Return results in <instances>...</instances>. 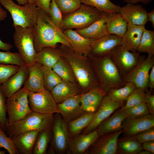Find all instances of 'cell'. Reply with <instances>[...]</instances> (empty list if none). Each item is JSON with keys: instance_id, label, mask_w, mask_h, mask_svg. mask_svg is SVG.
<instances>
[{"instance_id": "obj_13", "label": "cell", "mask_w": 154, "mask_h": 154, "mask_svg": "<svg viewBox=\"0 0 154 154\" xmlns=\"http://www.w3.org/2000/svg\"><path fill=\"white\" fill-rule=\"evenodd\" d=\"M123 103L113 101L106 94L95 112L91 122L83 129L81 133L87 134L94 130L103 121L111 116L117 109L123 106Z\"/></svg>"}, {"instance_id": "obj_35", "label": "cell", "mask_w": 154, "mask_h": 154, "mask_svg": "<svg viewBox=\"0 0 154 154\" xmlns=\"http://www.w3.org/2000/svg\"><path fill=\"white\" fill-rule=\"evenodd\" d=\"M136 87L132 83H125V85L121 87L110 89L107 92L106 95L113 101L123 102L126 100Z\"/></svg>"}, {"instance_id": "obj_57", "label": "cell", "mask_w": 154, "mask_h": 154, "mask_svg": "<svg viewBox=\"0 0 154 154\" xmlns=\"http://www.w3.org/2000/svg\"><path fill=\"white\" fill-rule=\"evenodd\" d=\"M138 154H151V153L148 151L143 149L140 151Z\"/></svg>"}, {"instance_id": "obj_49", "label": "cell", "mask_w": 154, "mask_h": 154, "mask_svg": "<svg viewBox=\"0 0 154 154\" xmlns=\"http://www.w3.org/2000/svg\"><path fill=\"white\" fill-rule=\"evenodd\" d=\"M146 104L149 114L154 115V95L151 94V92L149 91Z\"/></svg>"}, {"instance_id": "obj_16", "label": "cell", "mask_w": 154, "mask_h": 154, "mask_svg": "<svg viewBox=\"0 0 154 154\" xmlns=\"http://www.w3.org/2000/svg\"><path fill=\"white\" fill-rule=\"evenodd\" d=\"M80 94L72 96L57 103L59 113L66 122L76 119L86 113L82 106Z\"/></svg>"}, {"instance_id": "obj_12", "label": "cell", "mask_w": 154, "mask_h": 154, "mask_svg": "<svg viewBox=\"0 0 154 154\" xmlns=\"http://www.w3.org/2000/svg\"><path fill=\"white\" fill-rule=\"evenodd\" d=\"M154 65V57H144L126 75L122 77L125 83L131 82L137 87H148L150 70Z\"/></svg>"}, {"instance_id": "obj_39", "label": "cell", "mask_w": 154, "mask_h": 154, "mask_svg": "<svg viewBox=\"0 0 154 154\" xmlns=\"http://www.w3.org/2000/svg\"><path fill=\"white\" fill-rule=\"evenodd\" d=\"M43 84L44 89L49 92L62 80L49 67L43 66Z\"/></svg>"}, {"instance_id": "obj_34", "label": "cell", "mask_w": 154, "mask_h": 154, "mask_svg": "<svg viewBox=\"0 0 154 154\" xmlns=\"http://www.w3.org/2000/svg\"><path fill=\"white\" fill-rule=\"evenodd\" d=\"M52 69L62 80L77 83L70 66L62 56Z\"/></svg>"}, {"instance_id": "obj_43", "label": "cell", "mask_w": 154, "mask_h": 154, "mask_svg": "<svg viewBox=\"0 0 154 154\" xmlns=\"http://www.w3.org/2000/svg\"><path fill=\"white\" fill-rule=\"evenodd\" d=\"M7 98L0 84V127L5 133L7 132L8 121L6 117Z\"/></svg>"}, {"instance_id": "obj_36", "label": "cell", "mask_w": 154, "mask_h": 154, "mask_svg": "<svg viewBox=\"0 0 154 154\" xmlns=\"http://www.w3.org/2000/svg\"><path fill=\"white\" fill-rule=\"evenodd\" d=\"M137 51L139 52L146 53L148 56L152 57L154 55V31L145 29L144 30Z\"/></svg>"}, {"instance_id": "obj_11", "label": "cell", "mask_w": 154, "mask_h": 154, "mask_svg": "<svg viewBox=\"0 0 154 154\" xmlns=\"http://www.w3.org/2000/svg\"><path fill=\"white\" fill-rule=\"evenodd\" d=\"M28 100L33 112L44 114L59 113L57 103L50 92L45 89L37 92L29 91Z\"/></svg>"}, {"instance_id": "obj_29", "label": "cell", "mask_w": 154, "mask_h": 154, "mask_svg": "<svg viewBox=\"0 0 154 154\" xmlns=\"http://www.w3.org/2000/svg\"><path fill=\"white\" fill-rule=\"evenodd\" d=\"M62 56L59 47H46L37 52L35 58V62L51 68Z\"/></svg>"}, {"instance_id": "obj_8", "label": "cell", "mask_w": 154, "mask_h": 154, "mask_svg": "<svg viewBox=\"0 0 154 154\" xmlns=\"http://www.w3.org/2000/svg\"><path fill=\"white\" fill-rule=\"evenodd\" d=\"M29 91L23 87L6 100L7 124L18 121L32 112L28 100Z\"/></svg>"}, {"instance_id": "obj_3", "label": "cell", "mask_w": 154, "mask_h": 154, "mask_svg": "<svg viewBox=\"0 0 154 154\" xmlns=\"http://www.w3.org/2000/svg\"><path fill=\"white\" fill-rule=\"evenodd\" d=\"M89 58L98 82L99 87L106 92L112 88H117L125 84L110 54L97 56L90 54Z\"/></svg>"}, {"instance_id": "obj_23", "label": "cell", "mask_w": 154, "mask_h": 154, "mask_svg": "<svg viewBox=\"0 0 154 154\" xmlns=\"http://www.w3.org/2000/svg\"><path fill=\"white\" fill-rule=\"evenodd\" d=\"M27 67L25 65L21 66L19 70L1 84L4 94L8 98L21 89L28 76Z\"/></svg>"}, {"instance_id": "obj_53", "label": "cell", "mask_w": 154, "mask_h": 154, "mask_svg": "<svg viewBox=\"0 0 154 154\" xmlns=\"http://www.w3.org/2000/svg\"><path fill=\"white\" fill-rule=\"evenodd\" d=\"M12 48L13 46L11 44L8 43L4 42L0 39V49L8 51Z\"/></svg>"}, {"instance_id": "obj_38", "label": "cell", "mask_w": 154, "mask_h": 154, "mask_svg": "<svg viewBox=\"0 0 154 154\" xmlns=\"http://www.w3.org/2000/svg\"><path fill=\"white\" fill-rule=\"evenodd\" d=\"M147 88L136 87L126 100V104L121 108H127L141 104L145 103L147 101L149 91Z\"/></svg>"}, {"instance_id": "obj_40", "label": "cell", "mask_w": 154, "mask_h": 154, "mask_svg": "<svg viewBox=\"0 0 154 154\" xmlns=\"http://www.w3.org/2000/svg\"><path fill=\"white\" fill-rule=\"evenodd\" d=\"M0 64L22 66L24 63L18 52L13 53L9 51H0Z\"/></svg>"}, {"instance_id": "obj_42", "label": "cell", "mask_w": 154, "mask_h": 154, "mask_svg": "<svg viewBox=\"0 0 154 154\" xmlns=\"http://www.w3.org/2000/svg\"><path fill=\"white\" fill-rule=\"evenodd\" d=\"M123 110L129 117L133 118L142 117L149 114L145 103L141 104Z\"/></svg>"}, {"instance_id": "obj_28", "label": "cell", "mask_w": 154, "mask_h": 154, "mask_svg": "<svg viewBox=\"0 0 154 154\" xmlns=\"http://www.w3.org/2000/svg\"><path fill=\"white\" fill-rule=\"evenodd\" d=\"M127 24V30L122 37L121 44L129 51L135 52L137 51L143 33L145 29V26Z\"/></svg>"}, {"instance_id": "obj_25", "label": "cell", "mask_w": 154, "mask_h": 154, "mask_svg": "<svg viewBox=\"0 0 154 154\" xmlns=\"http://www.w3.org/2000/svg\"><path fill=\"white\" fill-rule=\"evenodd\" d=\"M110 13L102 12L100 18L88 27L81 29H75L79 35L90 39H96L108 35L106 25Z\"/></svg>"}, {"instance_id": "obj_55", "label": "cell", "mask_w": 154, "mask_h": 154, "mask_svg": "<svg viewBox=\"0 0 154 154\" xmlns=\"http://www.w3.org/2000/svg\"><path fill=\"white\" fill-rule=\"evenodd\" d=\"M7 16V12L0 6V21L4 20Z\"/></svg>"}, {"instance_id": "obj_7", "label": "cell", "mask_w": 154, "mask_h": 154, "mask_svg": "<svg viewBox=\"0 0 154 154\" xmlns=\"http://www.w3.org/2000/svg\"><path fill=\"white\" fill-rule=\"evenodd\" d=\"M13 36L15 46L22 58L24 65L27 67L35 62L36 52L34 45L33 28L19 26L14 27Z\"/></svg>"}, {"instance_id": "obj_54", "label": "cell", "mask_w": 154, "mask_h": 154, "mask_svg": "<svg viewBox=\"0 0 154 154\" xmlns=\"http://www.w3.org/2000/svg\"><path fill=\"white\" fill-rule=\"evenodd\" d=\"M147 21H149L151 23L153 28H154V9H153L151 11L147 13Z\"/></svg>"}, {"instance_id": "obj_56", "label": "cell", "mask_w": 154, "mask_h": 154, "mask_svg": "<svg viewBox=\"0 0 154 154\" xmlns=\"http://www.w3.org/2000/svg\"><path fill=\"white\" fill-rule=\"evenodd\" d=\"M19 5H24L29 2L28 0H16Z\"/></svg>"}, {"instance_id": "obj_44", "label": "cell", "mask_w": 154, "mask_h": 154, "mask_svg": "<svg viewBox=\"0 0 154 154\" xmlns=\"http://www.w3.org/2000/svg\"><path fill=\"white\" fill-rule=\"evenodd\" d=\"M48 15L52 22L60 29L63 15L56 4L54 0H52L50 3V11Z\"/></svg>"}, {"instance_id": "obj_5", "label": "cell", "mask_w": 154, "mask_h": 154, "mask_svg": "<svg viewBox=\"0 0 154 154\" xmlns=\"http://www.w3.org/2000/svg\"><path fill=\"white\" fill-rule=\"evenodd\" d=\"M102 12L93 7L82 3L75 11L63 15L60 29L63 31L87 28L100 18Z\"/></svg>"}, {"instance_id": "obj_52", "label": "cell", "mask_w": 154, "mask_h": 154, "mask_svg": "<svg viewBox=\"0 0 154 154\" xmlns=\"http://www.w3.org/2000/svg\"><path fill=\"white\" fill-rule=\"evenodd\" d=\"M153 0H123L127 3L136 4L141 2L144 4H147L151 2Z\"/></svg>"}, {"instance_id": "obj_19", "label": "cell", "mask_w": 154, "mask_h": 154, "mask_svg": "<svg viewBox=\"0 0 154 154\" xmlns=\"http://www.w3.org/2000/svg\"><path fill=\"white\" fill-rule=\"evenodd\" d=\"M99 136L96 129L88 133H80L71 137L67 154H85Z\"/></svg>"}, {"instance_id": "obj_33", "label": "cell", "mask_w": 154, "mask_h": 154, "mask_svg": "<svg viewBox=\"0 0 154 154\" xmlns=\"http://www.w3.org/2000/svg\"><path fill=\"white\" fill-rule=\"evenodd\" d=\"M52 136V129L39 131L35 141L32 154H46Z\"/></svg>"}, {"instance_id": "obj_18", "label": "cell", "mask_w": 154, "mask_h": 154, "mask_svg": "<svg viewBox=\"0 0 154 154\" xmlns=\"http://www.w3.org/2000/svg\"><path fill=\"white\" fill-rule=\"evenodd\" d=\"M122 38L115 35H107L94 40L90 54L97 56L110 54L117 45L121 44Z\"/></svg>"}, {"instance_id": "obj_59", "label": "cell", "mask_w": 154, "mask_h": 154, "mask_svg": "<svg viewBox=\"0 0 154 154\" xmlns=\"http://www.w3.org/2000/svg\"><path fill=\"white\" fill-rule=\"evenodd\" d=\"M6 151H0V154H5Z\"/></svg>"}, {"instance_id": "obj_14", "label": "cell", "mask_w": 154, "mask_h": 154, "mask_svg": "<svg viewBox=\"0 0 154 154\" xmlns=\"http://www.w3.org/2000/svg\"><path fill=\"white\" fill-rule=\"evenodd\" d=\"M122 132L121 130L99 136L85 154H117V141Z\"/></svg>"}, {"instance_id": "obj_37", "label": "cell", "mask_w": 154, "mask_h": 154, "mask_svg": "<svg viewBox=\"0 0 154 154\" xmlns=\"http://www.w3.org/2000/svg\"><path fill=\"white\" fill-rule=\"evenodd\" d=\"M82 3L109 13H119L121 8L119 5H115L110 0H82Z\"/></svg>"}, {"instance_id": "obj_26", "label": "cell", "mask_w": 154, "mask_h": 154, "mask_svg": "<svg viewBox=\"0 0 154 154\" xmlns=\"http://www.w3.org/2000/svg\"><path fill=\"white\" fill-rule=\"evenodd\" d=\"M50 92L57 103L72 96L82 94L78 83L64 80L56 86Z\"/></svg>"}, {"instance_id": "obj_4", "label": "cell", "mask_w": 154, "mask_h": 154, "mask_svg": "<svg viewBox=\"0 0 154 154\" xmlns=\"http://www.w3.org/2000/svg\"><path fill=\"white\" fill-rule=\"evenodd\" d=\"M54 114H44L31 112L21 120L7 124V132L11 138L24 132L40 131L52 129Z\"/></svg>"}, {"instance_id": "obj_27", "label": "cell", "mask_w": 154, "mask_h": 154, "mask_svg": "<svg viewBox=\"0 0 154 154\" xmlns=\"http://www.w3.org/2000/svg\"><path fill=\"white\" fill-rule=\"evenodd\" d=\"M39 132L37 130L27 131L11 138L18 154H32L35 141Z\"/></svg>"}, {"instance_id": "obj_24", "label": "cell", "mask_w": 154, "mask_h": 154, "mask_svg": "<svg viewBox=\"0 0 154 154\" xmlns=\"http://www.w3.org/2000/svg\"><path fill=\"white\" fill-rule=\"evenodd\" d=\"M107 92L99 87L80 94L82 108L85 113H94L99 107Z\"/></svg>"}, {"instance_id": "obj_20", "label": "cell", "mask_w": 154, "mask_h": 154, "mask_svg": "<svg viewBox=\"0 0 154 154\" xmlns=\"http://www.w3.org/2000/svg\"><path fill=\"white\" fill-rule=\"evenodd\" d=\"M69 41L71 49L77 54L88 56L90 54L94 39L85 38L73 29L62 31Z\"/></svg>"}, {"instance_id": "obj_15", "label": "cell", "mask_w": 154, "mask_h": 154, "mask_svg": "<svg viewBox=\"0 0 154 154\" xmlns=\"http://www.w3.org/2000/svg\"><path fill=\"white\" fill-rule=\"evenodd\" d=\"M153 127L154 115L149 114L139 118L127 117L122 123L121 130L124 136H130Z\"/></svg>"}, {"instance_id": "obj_32", "label": "cell", "mask_w": 154, "mask_h": 154, "mask_svg": "<svg viewBox=\"0 0 154 154\" xmlns=\"http://www.w3.org/2000/svg\"><path fill=\"white\" fill-rule=\"evenodd\" d=\"M94 113H86L79 117L67 122V126L70 138L78 135L91 122Z\"/></svg>"}, {"instance_id": "obj_10", "label": "cell", "mask_w": 154, "mask_h": 154, "mask_svg": "<svg viewBox=\"0 0 154 154\" xmlns=\"http://www.w3.org/2000/svg\"><path fill=\"white\" fill-rule=\"evenodd\" d=\"M122 77L127 74L144 57L137 51L131 52L121 44L116 46L110 54Z\"/></svg>"}, {"instance_id": "obj_9", "label": "cell", "mask_w": 154, "mask_h": 154, "mask_svg": "<svg viewBox=\"0 0 154 154\" xmlns=\"http://www.w3.org/2000/svg\"><path fill=\"white\" fill-rule=\"evenodd\" d=\"M52 136L48 153L50 154H67L70 137L67 122L59 113L54 114L52 127Z\"/></svg>"}, {"instance_id": "obj_50", "label": "cell", "mask_w": 154, "mask_h": 154, "mask_svg": "<svg viewBox=\"0 0 154 154\" xmlns=\"http://www.w3.org/2000/svg\"><path fill=\"white\" fill-rule=\"evenodd\" d=\"M143 149L147 150L151 154H154V141H150L145 142L142 144Z\"/></svg>"}, {"instance_id": "obj_41", "label": "cell", "mask_w": 154, "mask_h": 154, "mask_svg": "<svg viewBox=\"0 0 154 154\" xmlns=\"http://www.w3.org/2000/svg\"><path fill=\"white\" fill-rule=\"evenodd\" d=\"M63 15L73 12L80 7L82 0H54Z\"/></svg>"}, {"instance_id": "obj_6", "label": "cell", "mask_w": 154, "mask_h": 154, "mask_svg": "<svg viewBox=\"0 0 154 154\" xmlns=\"http://www.w3.org/2000/svg\"><path fill=\"white\" fill-rule=\"evenodd\" d=\"M1 4L10 13L14 27L33 28L37 20V7L29 2L22 6L12 0H0Z\"/></svg>"}, {"instance_id": "obj_46", "label": "cell", "mask_w": 154, "mask_h": 154, "mask_svg": "<svg viewBox=\"0 0 154 154\" xmlns=\"http://www.w3.org/2000/svg\"><path fill=\"white\" fill-rule=\"evenodd\" d=\"M3 147L9 154H18V152L12 140L7 137L0 127V148Z\"/></svg>"}, {"instance_id": "obj_22", "label": "cell", "mask_w": 154, "mask_h": 154, "mask_svg": "<svg viewBox=\"0 0 154 154\" xmlns=\"http://www.w3.org/2000/svg\"><path fill=\"white\" fill-rule=\"evenodd\" d=\"M127 117L128 116L121 108L117 109L97 127L96 129L99 136L121 130L122 123Z\"/></svg>"}, {"instance_id": "obj_58", "label": "cell", "mask_w": 154, "mask_h": 154, "mask_svg": "<svg viewBox=\"0 0 154 154\" xmlns=\"http://www.w3.org/2000/svg\"><path fill=\"white\" fill-rule=\"evenodd\" d=\"M29 2L32 4L35 5V0H28Z\"/></svg>"}, {"instance_id": "obj_1", "label": "cell", "mask_w": 154, "mask_h": 154, "mask_svg": "<svg viewBox=\"0 0 154 154\" xmlns=\"http://www.w3.org/2000/svg\"><path fill=\"white\" fill-rule=\"evenodd\" d=\"M33 31L36 52L46 47H58L59 44L71 49L69 41L63 31L52 22L46 12L38 7L37 21Z\"/></svg>"}, {"instance_id": "obj_51", "label": "cell", "mask_w": 154, "mask_h": 154, "mask_svg": "<svg viewBox=\"0 0 154 154\" xmlns=\"http://www.w3.org/2000/svg\"><path fill=\"white\" fill-rule=\"evenodd\" d=\"M148 87L150 88L149 91L151 92L154 88V65L151 68L149 73Z\"/></svg>"}, {"instance_id": "obj_47", "label": "cell", "mask_w": 154, "mask_h": 154, "mask_svg": "<svg viewBox=\"0 0 154 154\" xmlns=\"http://www.w3.org/2000/svg\"><path fill=\"white\" fill-rule=\"evenodd\" d=\"M134 135L137 140L141 144L154 141V127L142 131Z\"/></svg>"}, {"instance_id": "obj_21", "label": "cell", "mask_w": 154, "mask_h": 154, "mask_svg": "<svg viewBox=\"0 0 154 154\" xmlns=\"http://www.w3.org/2000/svg\"><path fill=\"white\" fill-rule=\"evenodd\" d=\"M27 68L28 76L23 87L33 92H40L44 90L42 65L35 62Z\"/></svg>"}, {"instance_id": "obj_17", "label": "cell", "mask_w": 154, "mask_h": 154, "mask_svg": "<svg viewBox=\"0 0 154 154\" xmlns=\"http://www.w3.org/2000/svg\"><path fill=\"white\" fill-rule=\"evenodd\" d=\"M119 13L127 24L143 26L147 22V12L141 5L127 3L121 7Z\"/></svg>"}, {"instance_id": "obj_45", "label": "cell", "mask_w": 154, "mask_h": 154, "mask_svg": "<svg viewBox=\"0 0 154 154\" xmlns=\"http://www.w3.org/2000/svg\"><path fill=\"white\" fill-rule=\"evenodd\" d=\"M21 66L0 64V84L4 82L11 76L17 72Z\"/></svg>"}, {"instance_id": "obj_31", "label": "cell", "mask_w": 154, "mask_h": 154, "mask_svg": "<svg viewBox=\"0 0 154 154\" xmlns=\"http://www.w3.org/2000/svg\"><path fill=\"white\" fill-rule=\"evenodd\" d=\"M143 150L142 144L134 135L124 136L118 139L117 154H138Z\"/></svg>"}, {"instance_id": "obj_48", "label": "cell", "mask_w": 154, "mask_h": 154, "mask_svg": "<svg viewBox=\"0 0 154 154\" xmlns=\"http://www.w3.org/2000/svg\"><path fill=\"white\" fill-rule=\"evenodd\" d=\"M52 0H35V5L48 15L50 11V3Z\"/></svg>"}, {"instance_id": "obj_30", "label": "cell", "mask_w": 154, "mask_h": 154, "mask_svg": "<svg viewBox=\"0 0 154 154\" xmlns=\"http://www.w3.org/2000/svg\"><path fill=\"white\" fill-rule=\"evenodd\" d=\"M127 23L119 13H110L106 25L108 35H115L122 38L125 33Z\"/></svg>"}, {"instance_id": "obj_2", "label": "cell", "mask_w": 154, "mask_h": 154, "mask_svg": "<svg viewBox=\"0 0 154 154\" xmlns=\"http://www.w3.org/2000/svg\"><path fill=\"white\" fill-rule=\"evenodd\" d=\"M58 46L62 57L70 66L82 94L99 87V83L88 56H80L63 44Z\"/></svg>"}]
</instances>
